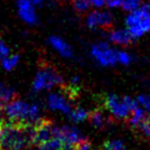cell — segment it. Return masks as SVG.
Instances as JSON below:
<instances>
[{
  "label": "cell",
  "instance_id": "18",
  "mask_svg": "<svg viewBox=\"0 0 150 150\" xmlns=\"http://www.w3.org/2000/svg\"><path fill=\"white\" fill-rule=\"evenodd\" d=\"M19 62H20V57L18 54H8L7 57H5L4 59L1 60L3 69L6 71L13 70L18 66Z\"/></svg>",
  "mask_w": 150,
  "mask_h": 150
},
{
  "label": "cell",
  "instance_id": "3",
  "mask_svg": "<svg viewBox=\"0 0 150 150\" xmlns=\"http://www.w3.org/2000/svg\"><path fill=\"white\" fill-rule=\"evenodd\" d=\"M104 104L110 114L117 119H127L131 111L138 106L137 101L131 97H119L115 94H109L105 98Z\"/></svg>",
  "mask_w": 150,
  "mask_h": 150
},
{
  "label": "cell",
  "instance_id": "16",
  "mask_svg": "<svg viewBox=\"0 0 150 150\" xmlns=\"http://www.w3.org/2000/svg\"><path fill=\"white\" fill-rule=\"evenodd\" d=\"M13 99H16V91L11 86L0 82V100L5 105Z\"/></svg>",
  "mask_w": 150,
  "mask_h": 150
},
{
  "label": "cell",
  "instance_id": "1",
  "mask_svg": "<svg viewBox=\"0 0 150 150\" xmlns=\"http://www.w3.org/2000/svg\"><path fill=\"white\" fill-rule=\"evenodd\" d=\"M9 122L18 125H34L40 119V107L37 104H29L23 100L13 99L3 106Z\"/></svg>",
  "mask_w": 150,
  "mask_h": 150
},
{
  "label": "cell",
  "instance_id": "23",
  "mask_svg": "<svg viewBox=\"0 0 150 150\" xmlns=\"http://www.w3.org/2000/svg\"><path fill=\"white\" fill-rule=\"evenodd\" d=\"M138 129L146 137H150V115H146V117L141 121Z\"/></svg>",
  "mask_w": 150,
  "mask_h": 150
},
{
  "label": "cell",
  "instance_id": "31",
  "mask_svg": "<svg viewBox=\"0 0 150 150\" xmlns=\"http://www.w3.org/2000/svg\"><path fill=\"white\" fill-rule=\"evenodd\" d=\"M31 1H32V2H33L35 5H41L42 3H43L44 1H45V0H31Z\"/></svg>",
  "mask_w": 150,
  "mask_h": 150
},
{
  "label": "cell",
  "instance_id": "12",
  "mask_svg": "<svg viewBox=\"0 0 150 150\" xmlns=\"http://www.w3.org/2000/svg\"><path fill=\"white\" fill-rule=\"evenodd\" d=\"M108 40L114 45L125 46L131 43L133 38L125 28V29H114L110 31L108 34Z\"/></svg>",
  "mask_w": 150,
  "mask_h": 150
},
{
  "label": "cell",
  "instance_id": "6",
  "mask_svg": "<svg viewBox=\"0 0 150 150\" xmlns=\"http://www.w3.org/2000/svg\"><path fill=\"white\" fill-rule=\"evenodd\" d=\"M113 16L110 11L96 9L93 11L86 16V24L90 29H100V28H106L112 24Z\"/></svg>",
  "mask_w": 150,
  "mask_h": 150
},
{
  "label": "cell",
  "instance_id": "22",
  "mask_svg": "<svg viewBox=\"0 0 150 150\" xmlns=\"http://www.w3.org/2000/svg\"><path fill=\"white\" fill-rule=\"evenodd\" d=\"M137 103L146 112L150 113V95H140L137 98Z\"/></svg>",
  "mask_w": 150,
  "mask_h": 150
},
{
  "label": "cell",
  "instance_id": "25",
  "mask_svg": "<svg viewBox=\"0 0 150 150\" xmlns=\"http://www.w3.org/2000/svg\"><path fill=\"white\" fill-rule=\"evenodd\" d=\"M74 150H93V148H92V145H91L90 141L86 139H83L82 141L75 144Z\"/></svg>",
  "mask_w": 150,
  "mask_h": 150
},
{
  "label": "cell",
  "instance_id": "32",
  "mask_svg": "<svg viewBox=\"0 0 150 150\" xmlns=\"http://www.w3.org/2000/svg\"><path fill=\"white\" fill-rule=\"evenodd\" d=\"M1 111H2V110H0V123L3 122V120H2V116H1Z\"/></svg>",
  "mask_w": 150,
  "mask_h": 150
},
{
  "label": "cell",
  "instance_id": "13",
  "mask_svg": "<svg viewBox=\"0 0 150 150\" xmlns=\"http://www.w3.org/2000/svg\"><path fill=\"white\" fill-rule=\"evenodd\" d=\"M146 111L144 110L142 107H140L138 105L137 107L133 109L129 113V116L127 117L129 119V123L131 127H138V125L141 123V121L143 120L144 118L146 117Z\"/></svg>",
  "mask_w": 150,
  "mask_h": 150
},
{
  "label": "cell",
  "instance_id": "14",
  "mask_svg": "<svg viewBox=\"0 0 150 150\" xmlns=\"http://www.w3.org/2000/svg\"><path fill=\"white\" fill-rule=\"evenodd\" d=\"M88 114L90 112L82 107H75L71 109V111L68 113V117L72 122L78 123L86 120L88 118Z\"/></svg>",
  "mask_w": 150,
  "mask_h": 150
},
{
  "label": "cell",
  "instance_id": "5",
  "mask_svg": "<svg viewBox=\"0 0 150 150\" xmlns=\"http://www.w3.org/2000/svg\"><path fill=\"white\" fill-rule=\"evenodd\" d=\"M92 58L102 67H113L116 65V50L107 42H97L91 47Z\"/></svg>",
  "mask_w": 150,
  "mask_h": 150
},
{
  "label": "cell",
  "instance_id": "28",
  "mask_svg": "<svg viewBox=\"0 0 150 150\" xmlns=\"http://www.w3.org/2000/svg\"><path fill=\"white\" fill-rule=\"evenodd\" d=\"M91 7H95L96 9H101L105 6V0H86Z\"/></svg>",
  "mask_w": 150,
  "mask_h": 150
},
{
  "label": "cell",
  "instance_id": "24",
  "mask_svg": "<svg viewBox=\"0 0 150 150\" xmlns=\"http://www.w3.org/2000/svg\"><path fill=\"white\" fill-rule=\"evenodd\" d=\"M73 6H74L75 11H78V13H86L91 8L90 4L86 2V0H74Z\"/></svg>",
  "mask_w": 150,
  "mask_h": 150
},
{
  "label": "cell",
  "instance_id": "15",
  "mask_svg": "<svg viewBox=\"0 0 150 150\" xmlns=\"http://www.w3.org/2000/svg\"><path fill=\"white\" fill-rule=\"evenodd\" d=\"M88 120H90L91 125L97 129H102L106 125V117L104 116L101 111L95 110L88 114Z\"/></svg>",
  "mask_w": 150,
  "mask_h": 150
},
{
  "label": "cell",
  "instance_id": "19",
  "mask_svg": "<svg viewBox=\"0 0 150 150\" xmlns=\"http://www.w3.org/2000/svg\"><path fill=\"white\" fill-rule=\"evenodd\" d=\"M133 62V57L125 50H116V64L129 66Z\"/></svg>",
  "mask_w": 150,
  "mask_h": 150
},
{
  "label": "cell",
  "instance_id": "30",
  "mask_svg": "<svg viewBox=\"0 0 150 150\" xmlns=\"http://www.w3.org/2000/svg\"><path fill=\"white\" fill-rule=\"evenodd\" d=\"M141 7H143V8L145 9L146 11H148V13H150V2L143 3V4H141Z\"/></svg>",
  "mask_w": 150,
  "mask_h": 150
},
{
  "label": "cell",
  "instance_id": "8",
  "mask_svg": "<svg viewBox=\"0 0 150 150\" xmlns=\"http://www.w3.org/2000/svg\"><path fill=\"white\" fill-rule=\"evenodd\" d=\"M54 137L59 138L63 144H72V145L86 139L77 127L70 125H63L60 127L54 125Z\"/></svg>",
  "mask_w": 150,
  "mask_h": 150
},
{
  "label": "cell",
  "instance_id": "4",
  "mask_svg": "<svg viewBox=\"0 0 150 150\" xmlns=\"http://www.w3.org/2000/svg\"><path fill=\"white\" fill-rule=\"evenodd\" d=\"M63 78L52 67H42L36 72L32 82V90L34 93L50 91L62 84Z\"/></svg>",
  "mask_w": 150,
  "mask_h": 150
},
{
  "label": "cell",
  "instance_id": "29",
  "mask_svg": "<svg viewBox=\"0 0 150 150\" xmlns=\"http://www.w3.org/2000/svg\"><path fill=\"white\" fill-rule=\"evenodd\" d=\"M79 82H80V78L78 77V76H73L70 80L71 86H77L78 84H79Z\"/></svg>",
  "mask_w": 150,
  "mask_h": 150
},
{
  "label": "cell",
  "instance_id": "21",
  "mask_svg": "<svg viewBox=\"0 0 150 150\" xmlns=\"http://www.w3.org/2000/svg\"><path fill=\"white\" fill-rule=\"evenodd\" d=\"M120 1H121L120 8H122L123 11H127V13L138 8L142 4L141 0H120Z\"/></svg>",
  "mask_w": 150,
  "mask_h": 150
},
{
  "label": "cell",
  "instance_id": "27",
  "mask_svg": "<svg viewBox=\"0 0 150 150\" xmlns=\"http://www.w3.org/2000/svg\"><path fill=\"white\" fill-rule=\"evenodd\" d=\"M105 6L110 9H117L121 7L120 0H105Z\"/></svg>",
  "mask_w": 150,
  "mask_h": 150
},
{
  "label": "cell",
  "instance_id": "20",
  "mask_svg": "<svg viewBox=\"0 0 150 150\" xmlns=\"http://www.w3.org/2000/svg\"><path fill=\"white\" fill-rule=\"evenodd\" d=\"M104 150H125V146L120 140H107L103 144Z\"/></svg>",
  "mask_w": 150,
  "mask_h": 150
},
{
  "label": "cell",
  "instance_id": "17",
  "mask_svg": "<svg viewBox=\"0 0 150 150\" xmlns=\"http://www.w3.org/2000/svg\"><path fill=\"white\" fill-rule=\"evenodd\" d=\"M63 143L59 138L54 137L45 143L36 145L33 150H60Z\"/></svg>",
  "mask_w": 150,
  "mask_h": 150
},
{
  "label": "cell",
  "instance_id": "9",
  "mask_svg": "<svg viewBox=\"0 0 150 150\" xmlns=\"http://www.w3.org/2000/svg\"><path fill=\"white\" fill-rule=\"evenodd\" d=\"M35 6L31 0H17L19 17L27 25L34 26L38 23V15Z\"/></svg>",
  "mask_w": 150,
  "mask_h": 150
},
{
  "label": "cell",
  "instance_id": "2",
  "mask_svg": "<svg viewBox=\"0 0 150 150\" xmlns=\"http://www.w3.org/2000/svg\"><path fill=\"white\" fill-rule=\"evenodd\" d=\"M125 26L133 40L142 37L150 32V13L146 11L140 5L138 8L127 13Z\"/></svg>",
  "mask_w": 150,
  "mask_h": 150
},
{
  "label": "cell",
  "instance_id": "7",
  "mask_svg": "<svg viewBox=\"0 0 150 150\" xmlns=\"http://www.w3.org/2000/svg\"><path fill=\"white\" fill-rule=\"evenodd\" d=\"M54 125L50 120H46V119H40L39 121L34 123L32 146L45 143L48 140L54 138Z\"/></svg>",
  "mask_w": 150,
  "mask_h": 150
},
{
  "label": "cell",
  "instance_id": "26",
  "mask_svg": "<svg viewBox=\"0 0 150 150\" xmlns=\"http://www.w3.org/2000/svg\"><path fill=\"white\" fill-rule=\"evenodd\" d=\"M9 54H11L9 47L6 45V43H5L2 39H0V60L4 59L5 57H7Z\"/></svg>",
  "mask_w": 150,
  "mask_h": 150
},
{
  "label": "cell",
  "instance_id": "11",
  "mask_svg": "<svg viewBox=\"0 0 150 150\" xmlns=\"http://www.w3.org/2000/svg\"><path fill=\"white\" fill-rule=\"evenodd\" d=\"M48 43L52 48L60 54L62 58L70 59L73 57V48L68 42L62 37L57 35H52L48 38Z\"/></svg>",
  "mask_w": 150,
  "mask_h": 150
},
{
  "label": "cell",
  "instance_id": "10",
  "mask_svg": "<svg viewBox=\"0 0 150 150\" xmlns=\"http://www.w3.org/2000/svg\"><path fill=\"white\" fill-rule=\"evenodd\" d=\"M47 106L50 110L59 111L64 114H68L73 108L69 98L63 93H50L47 97Z\"/></svg>",
  "mask_w": 150,
  "mask_h": 150
}]
</instances>
